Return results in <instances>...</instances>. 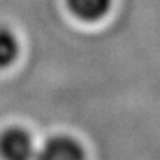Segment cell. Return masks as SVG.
Here are the masks:
<instances>
[{"mask_svg":"<svg viewBox=\"0 0 160 160\" xmlns=\"http://www.w3.org/2000/svg\"><path fill=\"white\" fill-rule=\"evenodd\" d=\"M37 147L34 139L22 128H8L0 133L2 160H36Z\"/></svg>","mask_w":160,"mask_h":160,"instance_id":"1","label":"cell"},{"mask_svg":"<svg viewBox=\"0 0 160 160\" xmlns=\"http://www.w3.org/2000/svg\"><path fill=\"white\" fill-rule=\"evenodd\" d=\"M36 160H85V150L70 135H55L37 148Z\"/></svg>","mask_w":160,"mask_h":160,"instance_id":"2","label":"cell"},{"mask_svg":"<svg viewBox=\"0 0 160 160\" xmlns=\"http://www.w3.org/2000/svg\"><path fill=\"white\" fill-rule=\"evenodd\" d=\"M67 5L76 18L86 22H95L108 13L111 0H67Z\"/></svg>","mask_w":160,"mask_h":160,"instance_id":"3","label":"cell"},{"mask_svg":"<svg viewBox=\"0 0 160 160\" xmlns=\"http://www.w3.org/2000/svg\"><path fill=\"white\" fill-rule=\"evenodd\" d=\"M19 53V42L13 31L8 27H0V68H6L15 62Z\"/></svg>","mask_w":160,"mask_h":160,"instance_id":"4","label":"cell"}]
</instances>
